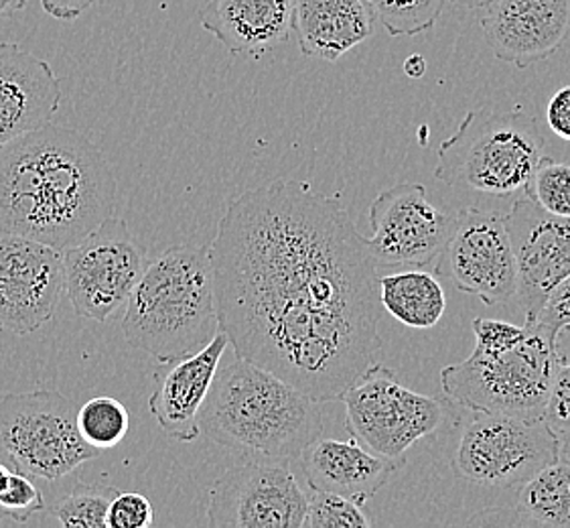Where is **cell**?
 <instances>
[{
    "label": "cell",
    "mask_w": 570,
    "mask_h": 528,
    "mask_svg": "<svg viewBox=\"0 0 570 528\" xmlns=\"http://www.w3.org/2000/svg\"><path fill=\"white\" fill-rule=\"evenodd\" d=\"M217 320L236 356L315 402L376 364L380 266L337 197L276 179L236 197L209 244Z\"/></svg>",
    "instance_id": "6da1fadb"
},
{
    "label": "cell",
    "mask_w": 570,
    "mask_h": 528,
    "mask_svg": "<svg viewBox=\"0 0 570 528\" xmlns=\"http://www.w3.org/2000/svg\"><path fill=\"white\" fill-rule=\"evenodd\" d=\"M118 182L73 128L47 125L0 147V232L63 253L112 218Z\"/></svg>",
    "instance_id": "7a4b0ae2"
},
{
    "label": "cell",
    "mask_w": 570,
    "mask_h": 528,
    "mask_svg": "<svg viewBox=\"0 0 570 528\" xmlns=\"http://www.w3.org/2000/svg\"><path fill=\"white\" fill-rule=\"evenodd\" d=\"M199 429L222 448L263 460H298L323 436L320 402L244 358L217 368Z\"/></svg>",
    "instance_id": "3957f363"
},
{
    "label": "cell",
    "mask_w": 570,
    "mask_h": 528,
    "mask_svg": "<svg viewBox=\"0 0 570 528\" xmlns=\"http://www.w3.org/2000/svg\"><path fill=\"white\" fill-rule=\"evenodd\" d=\"M217 332L209 244H175L149 258L126 303V342L169 364L206 348Z\"/></svg>",
    "instance_id": "277c9868"
},
{
    "label": "cell",
    "mask_w": 570,
    "mask_h": 528,
    "mask_svg": "<svg viewBox=\"0 0 570 528\" xmlns=\"http://www.w3.org/2000/svg\"><path fill=\"white\" fill-rule=\"evenodd\" d=\"M544 135L522 108L469 110L439 147L434 177L451 187L503 197L524 192L544 157Z\"/></svg>",
    "instance_id": "5b68a950"
},
{
    "label": "cell",
    "mask_w": 570,
    "mask_h": 528,
    "mask_svg": "<svg viewBox=\"0 0 570 528\" xmlns=\"http://www.w3.org/2000/svg\"><path fill=\"white\" fill-rule=\"evenodd\" d=\"M559 360L554 332L538 322H525V335L502 352L473 350L463 362L441 370L446 399L471 411L540 419Z\"/></svg>",
    "instance_id": "8992f818"
},
{
    "label": "cell",
    "mask_w": 570,
    "mask_h": 528,
    "mask_svg": "<svg viewBox=\"0 0 570 528\" xmlns=\"http://www.w3.org/2000/svg\"><path fill=\"white\" fill-rule=\"evenodd\" d=\"M78 429V411L58 391L14 392L0 399V461L31 480L58 482L96 460Z\"/></svg>",
    "instance_id": "52a82bcc"
},
{
    "label": "cell",
    "mask_w": 570,
    "mask_h": 528,
    "mask_svg": "<svg viewBox=\"0 0 570 528\" xmlns=\"http://www.w3.org/2000/svg\"><path fill=\"white\" fill-rule=\"evenodd\" d=\"M456 431L451 466L461 480L478 488L518 490L548 463L559 461V437L542 417L463 409Z\"/></svg>",
    "instance_id": "ba28073f"
},
{
    "label": "cell",
    "mask_w": 570,
    "mask_h": 528,
    "mask_svg": "<svg viewBox=\"0 0 570 528\" xmlns=\"http://www.w3.org/2000/svg\"><path fill=\"white\" fill-rule=\"evenodd\" d=\"M340 401L345 404L347 433L392 460H402L414 443L434 436L453 411L449 399L412 391L394 370L377 362L347 387Z\"/></svg>",
    "instance_id": "9c48e42d"
},
{
    "label": "cell",
    "mask_w": 570,
    "mask_h": 528,
    "mask_svg": "<svg viewBox=\"0 0 570 528\" xmlns=\"http://www.w3.org/2000/svg\"><path fill=\"white\" fill-rule=\"evenodd\" d=\"M63 287L73 311L91 322H110L125 311L149 261L125 219H104L98 228L61 253Z\"/></svg>",
    "instance_id": "30bf717a"
},
{
    "label": "cell",
    "mask_w": 570,
    "mask_h": 528,
    "mask_svg": "<svg viewBox=\"0 0 570 528\" xmlns=\"http://www.w3.org/2000/svg\"><path fill=\"white\" fill-rule=\"evenodd\" d=\"M434 273L490 307L512 301L518 271L503 216L480 207L461 209Z\"/></svg>",
    "instance_id": "8fae6325"
},
{
    "label": "cell",
    "mask_w": 570,
    "mask_h": 528,
    "mask_svg": "<svg viewBox=\"0 0 570 528\" xmlns=\"http://www.w3.org/2000/svg\"><path fill=\"white\" fill-rule=\"evenodd\" d=\"M307 495L285 461H244L217 480L207 522L214 528H303Z\"/></svg>",
    "instance_id": "7c38bea8"
},
{
    "label": "cell",
    "mask_w": 570,
    "mask_h": 528,
    "mask_svg": "<svg viewBox=\"0 0 570 528\" xmlns=\"http://www.w3.org/2000/svg\"><path fill=\"white\" fill-rule=\"evenodd\" d=\"M456 214L433 204L422 184H399L384 189L370 206L365 236L380 264L434 266L455 226Z\"/></svg>",
    "instance_id": "4fadbf2b"
},
{
    "label": "cell",
    "mask_w": 570,
    "mask_h": 528,
    "mask_svg": "<svg viewBox=\"0 0 570 528\" xmlns=\"http://www.w3.org/2000/svg\"><path fill=\"white\" fill-rule=\"evenodd\" d=\"M63 287L61 253L0 232V330L29 335L53 320Z\"/></svg>",
    "instance_id": "5bb4252c"
},
{
    "label": "cell",
    "mask_w": 570,
    "mask_h": 528,
    "mask_svg": "<svg viewBox=\"0 0 570 528\" xmlns=\"http://www.w3.org/2000/svg\"><path fill=\"white\" fill-rule=\"evenodd\" d=\"M512 241L525 322H534L548 295L570 276V218L548 214L525 192L503 216Z\"/></svg>",
    "instance_id": "9a60e30c"
},
{
    "label": "cell",
    "mask_w": 570,
    "mask_h": 528,
    "mask_svg": "<svg viewBox=\"0 0 570 528\" xmlns=\"http://www.w3.org/2000/svg\"><path fill=\"white\" fill-rule=\"evenodd\" d=\"M491 53L525 69L552 58L570 35V0H491L481 7Z\"/></svg>",
    "instance_id": "2e32d148"
},
{
    "label": "cell",
    "mask_w": 570,
    "mask_h": 528,
    "mask_svg": "<svg viewBox=\"0 0 570 528\" xmlns=\"http://www.w3.org/2000/svg\"><path fill=\"white\" fill-rule=\"evenodd\" d=\"M61 104V80L46 59L0 41V147L51 125Z\"/></svg>",
    "instance_id": "e0dca14e"
},
{
    "label": "cell",
    "mask_w": 570,
    "mask_h": 528,
    "mask_svg": "<svg viewBox=\"0 0 570 528\" xmlns=\"http://www.w3.org/2000/svg\"><path fill=\"white\" fill-rule=\"evenodd\" d=\"M228 345V335L219 330L199 352L159 368L149 409L167 436L189 443L202 433L199 413Z\"/></svg>",
    "instance_id": "ac0fdd59"
},
{
    "label": "cell",
    "mask_w": 570,
    "mask_h": 528,
    "mask_svg": "<svg viewBox=\"0 0 570 528\" xmlns=\"http://www.w3.org/2000/svg\"><path fill=\"white\" fill-rule=\"evenodd\" d=\"M298 461L308 488L345 496L357 505L377 495L404 463L374 453L354 437L340 441L323 436L301 451Z\"/></svg>",
    "instance_id": "d6986e66"
},
{
    "label": "cell",
    "mask_w": 570,
    "mask_h": 528,
    "mask_svg": "<svg viewBox=\"0 0 570 528\" xmlns=\"http://www.w3.org/2000/svg\"><path fill=\"white\" fill-rule=\"evenodd\" d=\"M295 0H209L199 23L232 56L261 59L293 35Z\"/></svg>",
    "instance_id": "ffe728a7"
},
{
    "label": "cell",
    "mask_w": 570,
    "mask_h": 528,
    "mask_svg": "<svg viewBox=\"0 0 570 528\" xmlns=\"http://www.w3.org/2000/svg\"><path fill=\"white\" fill-rule=\"evenodd\" d=\"M370 0H295L293 35L305 58L335 63L376 31Z\"/></svg>",
    "instance_id": "44dd1931"
},
{
    "label": "cell",
    "mask_w": 570,
    "mask_h": 528,
    "mask_svg": "<svg viewBox=\"0 0 570 528\" xmlns=\"http://www.w3.org/2000/svg\"><path fill=\"white\" fill-rule=\"evenodd\" d=\"M380 303L402 325L431 330L445 315V289L429 271H400L380 276Z\"/></svg>",
    "instance_id": "7402d4cb"
},
{
    "label": "cell",
    "mask_w": 570,
    "mask_h": 528,
    "mask_svg": "<svg viewBox=\"0 0 570 528\" xmlns=\"http://www.w3.org/2000/svg\"><path fill=\"white\" fill-rule=\"evenodd\" d=\"M513 525L570 528V466L552 461L518 488Z\"/></svg>",
    "instance_id": "603a6c76"
},
{
    "label": "cell",
    "mask_w": 570,
    "mask_h": 528,
    "mask_svg": "<svg viewBox=\"0 0 570 528\" xmlns=\"http://www.w3.org/2000/svg\"><path fill=\"white\" fill-rule=\"evenodd\" d=\"M118 492L120 490L106 482H76L71 492L53 506L49 515L59 527L108 528V508Z\"/></svg>",
    "instance_id": "cb8c5ba5"
},
{
    "label": "cell",
    "mask_w": 570,
    "mask_h": 528,
    "mask_svg": "<svg viewBox=\"0 0 570 528\" xmlns=\"http://www.w3.org/2000/svg\"><path fill=\"white\" fill-rule=\"evenodd\" d=\"M130 427V414L125 404L112 397H96L78 409V429L91 448L115 449L125 441Z\"/></svg>",
    "instance_id": "d4e9b609"
},
{
    "label": "cell",
    "mask_w": 570,
    "mask_h": 528,
    "mask_svg": "<svg viewBox=\"0 0 570 528\" xmlns=\"http://www.w3.org/2000/svg\"><path fill=\"white\" fill-rule=\"evenodd\" d=\"M446 0H370L376 19L392 37H414L431 31Z\"/></svg>",
    "instance_id": "484cf974"
},
{
    "label": "cell",
    "mask_w": 570,
    "mask_h": 528,
    "mask_svg": "<svg viewBox=\"0 0 570 528\" xmlns=\"http://www.w3.org/2000/svg\"><path fill=\"white\" fill-rule=\"evenodd\" d=\"M525 194L548 214L570 218V165L542 157L524 187Z\"/></svg>",
    "instance_id": "4316f807"
},
{
    "label": "cell",
    "mask_w": 570,
    "mask_h": 528,
    "mask_svg": "<svg viewBox=\"0 0 570 528\" xmlns=\"http://www.w3.org/2000/svg\"><path fill=\"white\" fill-rule=\"evenodd\" d=\"M372 520L365 517L362 505L345 496L313 490L307 495V517L303 528H365Z\"/></svg>",
    "instance_id": "83f0119b"
},
{
    "label": "cell",
    "mask_w": 570,
    "mask_h": 528,
    "mask_svg": "<svg viewBox=\"0 0 570 528\" xmlns=\"http://www.w3.org/2000/svg\"><path fill=\"white\" fill-rule=\"evenodd\" d=\"M43 495L33 480L12 470L9 482L0 490V520L9 518L12 522H27L29 518L43 512Z\"/></svg>",
    "instance_id": "f1b7e54d"
},
{
    "label": "cell",
    "mask_w": 570,
    "mask_h": 528,
    "mask_svg": "<svg viewBox=\"0 0 570 528\" xmlns=\"http://www.w3.org/2000/svg\"><path fill=\"white\" fill-rule=\"evenodd\" d=\"M155 522L153 505L137 492H118L108 508V528H149Z\"/></svg>",
    "instance_id": "f546056e"
},
{
    "label": "cell",
    "mask_w": 570,
    "mask_h": 528,
    "mask_svg": "<svg viewBox=\"0 0 570 528\" xmlns=\"http://www.w3.org/2000/svg\"><path fill=\"white\" fill-rule=\"evenodd\" d=\"M542 419L550 431L559 437L570 431V364H559L548 394Z\"/></svg>",
    "instance_id": "4dcf8cb0"
},
{
    "label": "cell",
    "mask_w": 570,
    "mask_h": 528,
    "mask_svg": "<svg viewBox=\"0 0 570 528\" xmlns=\"http://www.w3.org/2000/svg\"><path fill=\"white\" fill-rule=\"evenodd\" d=\"M471 327L475 333V348L483 352H502L518 344L525 335V323L515 325L491 317H475Z\"/></svg>",
    "instance_id": "1f68e13d"
},
{
    "label": "cell",
    "mask_w": 570,
    "mask_h": 528,
    "mask_svg": "<svg viewBox=\"0 0 570 528\" xmlns=\"http://www.w3.org/2000/svg\"><path fill=\"white\" fill-rule=\"evenodd\" d=\"M534 322L547 325L552 332H557L560 325L570 323V276L548 295Z\"/></svg>",
    "instance_id": "d6a6232c"
},
{
    "label": "cell",
    "mask_w": 570,
    "mask_h": 528,
    "mask_svg": "<svg viewBox=\"0 0 570 528\" xmlns=\"http://www.w3.org/2000/svg\"><path fill=\"white\" fill-rule=\"evenodd\" d=\"M547 123L557 137L570 140V86L552 94L547 108Z\"/></svg>",
    "instance_id": "836d02e7"
},
{
    "label": "cell",
    "mask_w": 570,
    "mask_h": 528,
    "mask_svg": "<svg viewBox=\"0 0 570 528\" xmlns=\"http://www.w3.org/2000/svg\"><path fill=\"white\" fill-rule=\"evenodd\" d=\"M41 9L58 21H76L100 0H39Z\"/></svg>",
    "instance_id": "e575fe53"
},
{
    "label": "cell",
    "mask_w": 570,
    "mask_h": 528,
    "mask_svg": "<svg viewBox=\"0 0 570 528\" xmlns=\"http://www.w3.org/2000/svg\"><path fill=\"white\" fill-rule=\"evenodd\" d=\"M554 352L559 364H570V323L554 332Z\"/></svg>",
    "instance_id": "d590c367"
},
{
    "label": "cell",
    "mask_w": 570,
    "mask_h": 528,
    "mask_svg": "<svg viewBox=\"0 0 570 528\" xmlns=\"http://www.w3.org/2000/svg\"><path fill=\"white\" fill-rule=\"evenodd\" d=\"M404 71H406V76L412 78V80H419L424 76V71H426V61L421 56H411V58L404 61Z\"/></svg>",
    "instance_id": "8d00e7d4"
},
{
    "label": "cell",
    "mask_w": 570,
    "mask_h": 528,
    "mask_svg": "<svg viewBox=\"0 0 570 528\" xmlns=\"http://www.w3.org/2000/svg\"><path fill=\"white\" fill-rule=\"evenodd\" d=\"M24 4H27V0H0V17L19 12L24 9Z\"/></svg>",
    "instance_id": "74e56055"
},
{
    "label": "cell",
    "mask_w": 570,
    "mask_h": 528,
    "mask_svg": "<svg viewBox=\"0 0 570 528\" xmlns=\"http://www.w3.org/2000/svg\"><path fill=\"white\" fill-rule=\"evenodd\" d=\"M559 460L570 466V431L559 436Z\"/></svg>",
    "instance_id": "f35d334b"
},
{
    "label": "cell",
    "mask_w": 570,
    "mask_h": 528,
    "mask_svg": "<svg viewBox=\"0 0 570 528\" xmlns=\"http://www.w3.org/2000/svg\"><path fill=\"white\" fill-rule=\"evenodd\" d=\"M446 2H455L459 7H468V9H481L491 0H446Z\"/></svg>",
    "instance_id": "ab89813d"
},
{
    "label": "cell",
    "mask_w": 570,
    "mask_h": 528,
    "mask_svg": "<svg viewBox=\"0 0 570 528\" xmlns=\"http://www.w3.org/2000/svg\"><path fill=\"white\" fill-rule=\"evenodd\" d=\"M12 468H9L4 461H0V490L9 482V476H11Z\"/></svg>",
    "instance_id": "60d3db41"
}]
</instances>
